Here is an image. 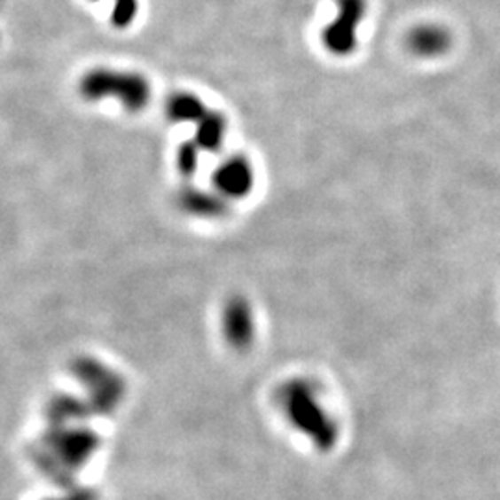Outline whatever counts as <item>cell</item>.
<instances>
[{
	"label": "cell",
	"mask_w": 500,
	"mask_h": 500,
	"mask_svg": "<svg viewBox=\"0 0 500 500\" xmlns=\"http://www.w3.org/2000/svg\"><path fill=\"white\" fill-rule=\"evenodd\" d=\"M110 3H113L112 23L115 28H129L139 12L137 0H110Z\"/></svg>",
	"instance_id": "cell-10"
},
{
	"label": "cell",
	"mask_w": 500,
	"mask_h": 500,
	"mask_svg": "<svg viewBox=\"0 0 500 500\" xmlns=\"http://www.w3.org/2000/svg\"><path fill=\"white\" fill-rule=\"evenodd\" d=\"M199 154L200 149L199 145L191 139V141H184L178 149L176 154V165H178V171L182 173V176H193L199 169Z\"/></svg>",
	"instance_id": "cell-9"
},
{
	"label": "cell",
	"mask_w": 500,
	"mask_h": 500,
	"mask_svg": "<svg viewBox=\"0 0 500 500\" xmlns=\"http://www.w3.org/2000/svg\"><path fill=\"white\" fill-rule=\"evenodd\" d=\"M228 130V121L221 112L207 110L204 117L195 124L193 141L204 152H219Z\"/></svg>",
	"instance_id": "cell-6"
},
{
	"label": "cell",
	"mask_w": 500,
	"mask_h": 500,
	"mask_svg": "<svg viewBox=\"0 0 500 500\" xmlns=\"http://www.w3.org/2000/svg\"><path fill=\"white\" fill-rule=\"evenodd\" d=\"M408 49L419 58L441 56L450 49V34L443 27L421 25L410 32Z\"/></svg>",
	"instance_id": "cell-5"
},
{
	"label": "cell",
	"mask_w": 500,
	"mask_h": 500,
	"mask_svg": "<svg viewBox=\"0 0 500 500\" xmlns=\"http://www.w3.org/2000/svg\"><path fill=\"white\" fill-rule=\"evenodd\" d=\"M178 206L185 214L200 219H221L230 212L228 200L215 190H202L193 185L184 187L178 193Z\"/></svg>",
	"instance_id": "cell-4"
},
{
	"label": "cell",
	"mask_w": 500,
	"mask_h": 500,
	"mask_svg": "<svg viewBox=\"0 0 500 500\" xmlns=\"http://www.w3.org/2000/svg\"><path fill=\"white\" fill-rule=\"evenodd\" d=\"M214 190L228 199H245L254 187V169L248 158L241 154L223 160L212 176Z\"/></svg>",
	"instance_id": "cell-3"
},
{
	"label": "cell",
	"mask_w": 500,
	"mask_h": 500,
	"mask_svg": "<svg viewBox=\"0 0 500 500\" xmlns=\"http://www.w3.org/2000/svg\"><path fill=\"white\" fill-rule=\"evenodd\" d=\"M338 8L323 30L324 49L338 58L350 56L358 47V28L367 13V0H333Z\"/></svg>",
	"instance_id": "cell-2"
},
{
	"label": "cell",
	"mask_w": 500,
	"mask_h": 500,
	"mask_svg": "<svg viewBox=\"0 0 500 500\" xmlns=\"http://www.w3.org/2000/svg\"><path fill=\"white\" fill-rule=\"evenodd\" d=\"M207 112L206 104L193 93L178 91L165 102V115L171 122H193L197 124Z\"/></svg>",
	"instance_id": "cell-7"
},
{
	"label": "cell",
	"mask_w": 500,
	"mask_h": 500,
	"mask_svg": "<svg viewBox=\"0 0 500 500\" xmlns=\"http://www.w3.org/2000/svg\"><path fill=\"white\" fill-rule=\"evenodd\" d=\"M78 93L88 102H102L112 98L124 110L141 112L151 102V83L141 73L110 67H97L78 80Z\"/></svg>",
	"instance_id": "cell-1"
},
{
	"label": "cell",
	"mask_w": 500,
	"mask_h": 500,
	"mask_svg": "<svg viewBox=\"0 0 500 500\" xmlns=\"http://www.w3.org/2000/svg\"><path fill=\"white\" fill-rule=\"evenodd\" d=\"M224 323H226V330L228 333H230L232 340L245 341V338L250 333V311H248V304L245 299L234 297L230 302L226 304Z\"/></svg>",
	"instance_id": "cell-8"
}]
</instances>
